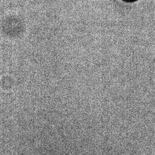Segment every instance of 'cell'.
<instances>
[{"instance_id":"cell-1","label":"cell","mask_w":155,"mask_h":155,"mask_svg":"<svg viewBox=\"0 0 155 155\" xmlns=\"http://www.w3.org/2000/svg\"><path fill=\"white\" fill-rule=\"evenodd\" d=\"M127 1H133V0H127Z\"/></svg>"}]
</instances>
